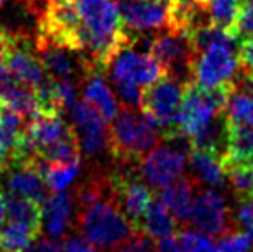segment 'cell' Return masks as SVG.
Masks as SVG:
<instances>
[{
	"label": "cell",
	"instance_id": "25",
	"mask_svg": "<svg viewBox=\"0 0 253 252\" xmlns=\"http://www.w3.org/2000/svg\"><path fill=\"white\" fill-rule=\"evenodd\" d=\"M226 126H253V90H236L231 87L224 111Z\"/></svg>",
	"mask_w": 253,
	"mask_h": 252
},
{
	"label": "cell",
	"instance_id": "27",
	"mask_svg": "<svg viewBox=\"0 0 253 252\" xmlns=\"http://www.w3.org/2000/svg\"><path fill=\"white\" fill-rule=\"evenodd\" d=\"M38 235L31 226L9 219L0 226V252H24Z\"/></svg>",
	"mask_w": 253,
	"mask_h": 252
},
{
	"label": "cell",
	"instance_id": "35",
	"mask_svg": "<svg viewBox=\"0 0 253 252\" xmlns=\"http://www.w3.org/2000/svg\"><path fill=\"white\" fill-rule=\"evenodd\" d=\"M24 252H64V247L59 242V239H52V237H42L40 239V235H38Z\"/></svg>",
	"mask_w": 253,
	"mask_h": 252
},
{
	"label": "cell",
	"instance_id": "6",
	"mask_svg": "<svg viewBox=\"0 0 253 252\" xmlns=\"http://www.w3.org/2000/svg\"><path fill=\"white\" fill-rule=\"evenodd\" d=\"M233 38H219L197 52L191 67L193 83L202 88H222L234 83L240 62L234 54Z\"/></svg>",
	"mask_w": 253,
	"mask_h": 252
},
{
	"label": "cell",
	"instance_id": "31",
	"mask_svg": "<svg viewBox=\"0 0 253 252\" xmlns=\"http://www.w3.org/2000/svg\"><path fill=\"white\" fill-rule=\"evenodd\" d=\"M253 244L250 232H227L215 246V252H248Z\"/></svg>",
	"mask_w": 253,
	"mask_h": 252
},
{
	"label": "cell",
	"instance_id": "15",
	"mask_svg": "<svg viewBox=\"0 0 253 252\" xmlns=\"http://www.w3.org/2000/svg\"><path fill=\"white\" fill-rule=\"evenodd\" d=\"M5 182L10 194L31 199L43 205L50 195L42 166L37 159L16 161L5 168Z\"/></svg>",
	"mask_w": 253,
	"mask_h": 252
},
{
	"label": "cell",
	"instance_id": "4",
	"mask_svg": "<svg viewBox=\"0 0 253 252\" xmlns=\"http://www.w3.org/2000/svg\"><path fill=\"white\" fill-rule=\"evenodd\" d=\"M112 121L109 130V149L121 161H138L159 145L162 131L141 111L138 114L133 107L124 105Z\"/></svg>",
	"mask_w": 253,
	"mask_h": 252
},
{
	"label": "cell",
	"instance_id": "7",
	"mask_svg": "<svg viewBox=\"0 0 253 252\" xmlns=\"http://www.w3.org/2000/svg\"><path fill=\"white\" fill-rule=\"evenodd\" d=\"M184 81L166 74L143 90L140 101V111L159 126L162 135L167 138L181 137L177 131V112L183 99Z\"/></svg>",
	"mask_w": 253,
	"mask_h": 252
},
{
	"label": "cell",
	"instance_id": "40",
	"mask_svg": "<svg viewBox=\"0 0 253 252\" xmlns=\"http://www.w3.org/2000/svg\"><path fill=\"white\" fill-rule=\"evenodd\" d=\"M7 216V209H5V199L0 195V226L3 225V219Z\"/></svg>",
	"mask_w": 253,
	"mask_h": 252
},
{
	"label": "cell",
	"instance_id": "26",
	"mask_svg": "<svg viewBox=\"0 0 253 252\" xmlns=\"http://www.w3.org/2000/svg\"><path fill=\"white\" fill-rule=\"evenodd\" d=\"M5 209L9 219L24 223L37 232L43 230V205L31 199L9 194L5 197Z\"/></svg>",
	"mask_w": 253,
	"mask_h": 252
},
{
	"label": "cell",
	"instance_id": "34",
	"mask_svg": "<svg viewBox=\"0 0 253 252\" xmlns=\"http://www.w3.org/2000/svg\"><path fill=\"white\" fill-rule=\"evenodd\" d=\"M119 252H159V251H157V246L153 244L150 237L138 232L127 242H124L121 246Z\"/></svg>",
	"mask_w": 253,
	"mask_h": 252
},
{
	"label": "cell",
	"instance_id": "20",
	"mask_svg": "<svg viewBox=\"0 0 253 252\" xmlns=\"http://www.w3.org/2000/svg\"><path fill=\"white\" fill-rule=\"evenodd\" d=\"M195 180L193 178H177L176 182L162 187L160 202L169 209L176 221H188V216L193 204Z\"/></svg>",
	"mask_w": 253,
	"mask_h": 252
},
{
	"label": "cell",
	"instance_id": "10",
	"mask_svg": "<svg viewBox=\"0 0 253 252\" xmlns=\"http://www.w3.org/2000/svg\"><path fill=\"white\" fill-rule=\"evenodd\" d=\"M140 161L141 178L153 189H162L176 182L186 168V154L172 145H157Z\"/></svg>",
	"mask_w": 253,
	"mask_h": 252
},
{
	"label": "cell",
	"instance_id": "28",
	"mask_svg": "<svg viewBox=\"0 0 253 252\" xmlns=\"http://www.w3.org/2000/svg\"><path fill=\"white\" fill-rule=\"evenodd\" d=\"M81 169L80 162H67V164H47L42 166L45 182H47L48 189L53 192H64L71 187V183L76 180Z\"/></svg>",
	"mask_w": 253,
	"mask_h": 252
},
{
	"label": "cell",
	"instance_id": "17",
	"mask_svg": "<svg viewBox=\"0 0 253 252\" xmlns=\"http://www.w3.org/2000/svg\"><path fill=\"white\" fill-rule=\"evenodd\" d=\"M3 66L10 71V74L16 80H19L21 83L33 90H38L52 80L45 71L43 64L28 49V45L12 44L5 61H3Z\"/></svg>",
	"mask_w": 253,
	"mask_h": 252
},
{
	"label": "cell",
	"instance_id": "33",
	"mask_svg": "<svg viewBox=\"0 0 253 252\" xmlns=\"http://www.w3.org/2000/svg\"><path fill=\"white\" fill-rule=\"evenodd\" d=\"M236 31L238 38H247L253 35V0H241Z\"/></svg>",
	"mask_w": 253,
	"mask_h": 252
},
{
	"label": "cell",
	"instance_id": "42",
	"mask_svg": "<svg viewBox=\"0 0 253 252\" xmlns=\"http://www.w3.org/2000/svg\"><path fill=\"white\" fill-rule=\"evenodd\" d=\"M5 2H9V0H0V7H2V5H3V3H5Z\"/></svg>",
	"mask_w": 253,
	"mask_h": 252
},
{
	"label": "cell",
	"instance_id": "13",
	"mask_svg": "<svg viewBox=\"0 0 253 252\" xmlns=\"http://www.w3.org/2000/svg\"><path fill=\"white\" fill-rule=\"evenodd\" d=\"M109 185L116 204L126 214V218L133 223L134 228L140 232V223L153 201L150 187L127 173L109 178Z\"/></svg>",
	"mask_w": 253,
	"mask_h": 252
},
{
	"label": "cell",
	"instance_id": "38",
	"mask_svg": "<svg viewBox=\"0 0 253 252\" xmlns=\"http://www.w3.org/2000/svg\"><path fill=\"white\" fill-rule=\"evenodd\" d=\"M157 251L159 252H183L179 240L176 235H169L166 239L157 240Z\"/></svg>",
	"mask_w": 253,
	"mask_h": 252
},
{
	"label": "cell",
	"instance_id": "12",
	"mask_svg": "<svg viewBox=\"0 0 253 252\" xmlns=\"http://www.w3.org/2000/svg\"><path fill=\"white\" fill-rule=\"evenodd\" d=\"M188 223L209 237H220L229 232V211L224 197L212 187L193 199Z\"/></svg>",
	"mask_w": 253,
	"mask_h": 252
},
{
	"label": "cell",
	"instance_id": "36",
	"mask_svg": "<svg viewBox=\"0 0 253 252\" xmlns=\"http://www.w3.org/2000/svg\"><path fill=\"white\" fill-rule=\"evenodd\" d=\"M62 247L64 252H97L95 246H91L88 240L80 239V237H67Z\"/></svg>",
	"mask_w": 253,
	"mask_h": 252
},
{
	"label": "cell",
	"instance_id": "2",
	"mask_svg": "<svg viewBox=\"0 0 253 252\" xmlns=\"http://www.w3.org/2000/svg\"><path fill=\"white\" fill-rule=\"evenodd\" d=\"M78 230L84 240L103 251L117 249L138 233L133 223L116 204L112 195H105L84 207H80Z\"/></svg>",
	"mask_w": 253,
	"mask_h": 252
},
{
	"label": "cell",
	"instance_id": "14",
	"mask_svg": "<svg viewBox=\"0 0 253 252\" xmlns=\"http://www.w3.org/2000/svg\"><path fill=\"white\" fill-rule=\"evenodd\" d=\"M35 52L40 62L43 64L48 76L55 81H74V76L80 69L83 73L91 69L84 59L76 57L78 52L55 44L45 37H40V35L35 40Z\"/></svg>",
	"mask_w": 253,
	"mask_h": 252
},
{
	"label": "cell",
	"instance_id": "9",
	"mask_svg": "<svg viewBox=\"0 0 253 252\" xmlns=\"http://www.w3.org/2000/svg\"><path fill=\"white\" fill-rule=\"evenodd\" d=\"M71 126L76 133L78 144L84 155L93 157L109 149L107 119L86 101H76L69 109Z\"/></svg>",
	"mask_w": 253,
	"mask_h": 252
},
{
	"label": "cell",
	"instance_id": "1",
	"mask_svg": "<svg viewBox=\"0 0 253 252\" xmlns=\"http://www.w3.org/2000/svg\"><path fill=\"white\" fill-rule=\"evenodd\" d=\"M81 24V45L91 69H105L119 49L129 44L116 0H73Z\"/></svg>",
	"mask_w": 253,
	"mask_h": 252
},
{
	"label": "cell",
	"instance_id": "41",
	"mask_svg": "<svg viewBox=\"0 0 253 252\" xmlns=\"http://www.w3.org/2000/svg\"><path fill=\"white\" fill-rule=\"evenodd\" d=\"M47 2H71V0H47Z\"/></svg>",
	"mask_w": 253,
	"mask_h": 252
},
{
	"label": "cell",
	"instance_id": "21",
	"mask_svg": "<svg viewBox=\"0 0 253 252\" xmlns=\"http://www.w3.org/2000/svg\"><path fill=\"white\" fill-rule=\"evenodd\" d=\"M222 164L253 161V126H226Z\"/></svg>",
	"mask_w": 253,
	"mask_h": 252
},
{
	"label": "cell",
	"instance_id": "29",
	"mask_svg": "<svg viewBox=\"0 0 253 252\" xmlns=\"http://www.w3.org/2000/svg\"><path fill=\"white\" fill-rule=\"evenodd\" d=\"M226 176L229 178L234 192L243 201L253 199V161L250 162H231L224 166Z\"/></svg>",
	"mask_w": 253,
	"mask_h": 252
},
{
	"label": "cell",
	"instance_id": "11",
	"mask_svg": "<svg viewBox=\"0 0 253 252\" xmlns=\"http://www.w3.org/2000/svg\"><path fill=\"white\" fill-rule=\"evenodd\" d=\"M150 55L157 59L167 74H184V71L191 74V67L195 62V47L191 44L190 33L186 30H167L166 33L153 38L150 44Z\"/></svg>",
	"mask_w": 253,
	"mask_h": 252
},
{
	"label": "cell",
	"instance_id": "5",
	"mask_svg": "<svg viewBox=\"0 0 253 252\" xmlns=\"http://www.w3.org/2000/svg\"><path fill=\"white\" fill-rule=\"evenodd\" d=\"M231 87L202 88L197 83L184 85L183 99L177 112V131L181 137L191 140L213 121L222 118Z\"/></svg>",
	"mask_w": 253,
	"mask_h": 252
},
{
	"label": "cell",
	"instance_id": "3",
	"mask_svg": "<svg viewBox=\"0 0 253 252\" xmlns=\"http://www.w3.org/2000/svg\"><path fill=\"white\" fill-rule=\"evenodd\" d=\"M105 69H109L110 80L121 101L126 107L133 109L140 107L145 88L167 74L157 59H153L150 54H138L129 49V44L116 52Z\"/></svg>",
	"mask_w": 253,
	"mask_h": 252
},
{
	"label": "cell",
	"instance_id": "24",
	"mask_svg": "<svg viewBox=\"0 0 253 252\" xmlns=\"http://www.w3.org/2000/svg\"><path fill=\"white\" fill-rule=\"evenodd\" d=\"M190 166L197 180L207 183L210 187H220L226 178L222 157L215 152L193 149L190 155Z\"/></svg>",
	"mask_w": 253,
	"mask_h": 252
},
{
	"label": "cell",
	"instance_id": "23",
	"mask_svg": "<svg viewBox=\"0 0 253 252\" xmlns=\"http://www.w3.org/2000/svg\"><path fill=\"white\" fill-rule=\"evenodd\" d=\"M241 0H207L203 9L207 14V21L217 30L229 35L233 40L238 38L236 24L240 16Z\"/></svg>",
	"mask_w": 253,
	"mask_h": 252
},
{
	"label": "cell",
	"instance_id": "32",
	"mask_svg": "<svg viewBox=\"0 0 253 252\" xmlns=\"http://www.w3.org/2000/svg\"><path fill=\"white\" fill-rule=\"evenodd\" d=\"M238 62L245 78L253 83V35L241 40V45L238 49Z\"/></svg>",
	"mask_w": 253,
	"mask_h": 252
},
{
	"label": "cell",
	"instance_id": "8",
	"mask_svg": "<svg viewBox=\"0 0 253 252\" xmlns=\"http://www.w3.org/2000/svg\"><path fill=\"white\" fill-rule=\"evenodd\" d=\"M123 26L129 31L176 28L177 0H117Z\"/></svg>",
	"mask_w": 253,
	"mask_h": 252
},
{
	"label": "cell",
	"instance_id": "39",
	"mask_svg": "<svg viewBox=\"0 0 253 252\" xmlns=\"http://www.w3.org/2000/svg\"><path fill=\"white\" fill-rule=\"evenodd\" d=\"M10 47H12V42H10V38L5 35V31L0 28V64H3V61H5Z\"/></svg>",
	"mask_w": 253,
	"mask_h": 252
},
{
	"label": "cell",
	"instance_id": "30",
	"mask_svg": "<svg viewBox=\"0 0 253 252\" xmlns=\"http://www.w3.org/2000/svg\"><path fill=\"white\" fill-rule=\"evenodd\" d=\"M177 240L183 247V252H215V244L212 237L202 232L184 230L177 235Z\"/></svg>",
	"mask_w": 253,
	"mask_h": 252
},
{
	"label": "cell",
	"instance_id": "18",
	"mask_svg": "<svg viewBox=\"0 0 253 252\" xmlns=\"http://www.w3.org/2000/svg\"><path fill=\"white\" fill-rule=\"evenodd\" d=\"M73 219V197L64 192H52L43 204V230L52 239H62Z\"/></svg>",
	"mask_w": 253,
	"mask_h": 252
},
{
	"label": "cell",
	"instance_id": "22",
	"mask_svg": "<svg viewBox=\"0 0 253 252\" xmlns=\"http://www.w3.org/2000/svg\"><path fill=\"white\" fill-rule=\"evenodd\" d=\"M176 226V218L170 214L169 209L160 202V199H153L140 223V233H145L152 240H160L174 235Z\"/></svg>",
	"mask_w": 253,
	"mask_h": 252
},
{
	"label": "cell",
	"instance_id": "37",
	"mask_svg": "<svg viewBox=\"0 0 253 252\" xmlns=\"http://www.w3.org/2000/svg\"><path fill=\"white\" fill-rule=\"evenodd\" d=\"M238 221L247 228V232L253 233V199H247L238 211Z\"/></svg>",
	"mask_w": 253,
	"mask_h": 252
},
{
	"label": "cell",
	"instance_id": "19",
	"mask_svg": "<svg viewBox=\"0 0 253 252\" xmlns=\"http://www.w3.org/2000/svg\"><path fill=\"white\" fill-rule=\"evenodd\" d=\"M83 101H86L90 105H93L98 112L107 119L116 118L117 114V101L114 97L112 90L107 85L105 78L98 69H88L84 73V85H83Z\"/></svg>",
	"mask_w": 253,
	"mask_h": 252
},
{
	"label": "cell",
	"instance_id": "16",
	"mask_svg": "<svg viewBox=\"0 0 253 252\" xmlns=\"http://www.w3.org/2000/svg\"><path fill=\"white\" fill-rule=\"evenodd\" d=\"M0 104L16 111L26 121L40 114L37 92L16 80L3 64H0Z\"/></svg>",
	"mask_w": 253,
	"mask_h": 252
}]
</instances>
